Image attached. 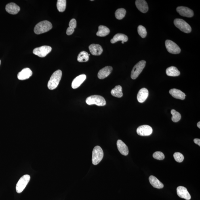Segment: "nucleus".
Returning a JSON list of instances; mask_svg holds the SVG:
<instances>
[{
    "label": "nucleus",
    "mask_w": 200,
    "mask_h": 200,
    "mask_svg": "<svg viewBox=\"0 0 200 200\" xmlns=\"http://www.w3.org/2000/svg\"><path fill=\"white\" fill-rule=\"evenodd\" d=\"M62 72L58 70L55 72L51 76L50 80L47 84V87L50 90H54L58 87L61 79Z\"/></svg>",
    "instance_id": "1"
},
{
    "label": "nucleus",
    "mask_w": 200,
    "mask_h": 200,
    "mask_svg": "<svg viewBox=\"0 0 200 200\" xmlns=\"http://www.w3.org/2000/svg\"><path fill=\"white\" fill-rule=\"evenodd\" d=\"M52 25L50 22L44 20L38 23L34 28V32L37 35L45 33L52 29Z\"/></svg>",
    "instance_id": "2"
},
{
    "label": "nucleus",
    "mask_w": 200,
    "mask_h": 200,
    "mask_svg": "<svg viewBox=\"0 0 200 200\" xmlns=\"http://www.w3.org/2000/svg\"><path fill=\"white\" fill-rule=\"evenodd\" d=\"M104 155L103 150L100 146H96L95 147L92 151L93 164L95 165L98 164L103 158Z\"/></svg>",
    "instance_id": "3"
},
{
    "label": "nucleus",
    "mask_w": 200,
    "mask_h": 200,
    "mask_svg": "<svg viewBox=\"0 0 200 200\" xmlns=\"http://www.w3.org/2000/svg\"><path fill=\"white\" fill-rule=\"evenodd\" d=\"M86 102L88 105L95 104L98 106H104L106 104V100L104 97L98 95L88 97L86 99Z\"/></svg>",
    "instance_id": "4"
},
{
    "label": "nucleus",
    "mask_w": 200,
    "mask_h": 200,
    "mask_svg": "<svg viewBox=\"0 0 200 200\" xmlns=\"http://www.w3.org/2000/svg\"><path fill=\"white\" fill-rule=\"evenodd\" d=\"M174 24L177 28L184 33H188L191 32V27L187 23L182 19H175L174 20Z\"/></svg>",
    "instance_id": "5"
},
{
    "label": "nucleus",
    "mask_w": 200,
    "mask_h": 200,
    "mask_svg": "<svg viewBox=\"0 0 200 200\" xmlns=\"http://www.w3.org/2000/svg\"><path fill=\"white\" fill-rule=\"evenodd\" d=\"M146 62L144 60L140 61L135 65L131 72V78L133 79H135L138 77L139 75L145 67Z\"/></svg>",
    "instance_id": "6"
},
{
    "label": "nucleus",
    "mask_w": 200,
    "mask_h": 200,
    "mask_svg": "<svg viewBox=\"0 0 200 200\" xmlns=\"http://www.w3.org/2000/svg\"><path fill=\"white\" fill-rule=\"evenodd\" d=\"M30 179V175H25L21 178L16 185V189L17 193H21L26 188Z\"/></svg>",
    "instance_id": "7"
},
{
    "label": "nucleus",
    "mask_w": 200,
    "mask_h": 200,
    "mask_svg": "<svg viewBox=\"0 0 200 200\" xmlns=\"http://www.w3.org/2000/svg\"><path fill=\"white\" fill-rule=\"evenodd\" d=\"M52 47L48 46H43L34 49L33 53L41 58H44L52 51Z\"/></svg>",
    "instance_id": "8"
},
{
    "label": "nucleus",
    "mask_w": 200,
    "mask_h": 200,
    "mask_svg": "<svg viewBox=\"0 0 200 200\" xmlns=\"http://www.w3.org/2000/svg\"><path fill=\"white\" fill-rule=\"evenodd\" d=\"M165 47L169 53L173 54H177L181 52V49L174 42L171 40H167L165 41Z\"/></svg>",
    "instance_id": "9"
},
{
    "label": "nucleus",
    "mask_w": 200,
    "mask_h": 200,
    "mask_svg": "<svg viewBox=\"0 0 200 200\" xmlns=\"http://www.w3.org/2000/svg\"><path fill=\"white\" fill-rule=\"evenodd\" d=\"M136 132L140 136H148L152 134L153 129L149 126L143 125L140 126L137 128Z\"/></svg>",
    "instance_id": "10"
},
{
    "label": "nucleus",
    "mask_w": 200,
    "mask_h": 200,
    "mask_svg": "<svg viewBox=\"0 0 200 200\" xmlns=\"http://www.w3.org/2000/svg\"><path fill=\"white\" fill-rule=\"evenodd\" d=\"M176 11L181 16L188 18H191L194 15L193 11L186 7H178L176 8Z\"/></svg>",
    "instance_id": "11"
},
{
    "label": "nucleus",
    "mask_w": 200,
    "mask_h": 200,
    "mask_svg": "<svg viewBox=\"0 0 200 200\" xmlns=\"http://www.w3.org/2000/svg\"><path fill=\"white\" fill-rule=\"evenodd\" d=\"M177 193L179 197L187 200L191 199L189 192L187 189L184 186H180L177 188Z\"/></svg>",
    "instance_id": "12"
},
{
    "label": "nucleus",
    "mask_w": 200,
    "mask_h": 200,
    "mask_svg": "<svg viewBox=\"0 0 200 200\" xmlns=\"http://www.w3.org/2000/svg\"><path fill=\"white\" fill-rule=\"evenodd\" d=\"M32 75V72L29 68H25L19 72L18 74V78L20 80H25L29 78Z\"/></svg>",
    "instance_id": "13"
},
{
    "label": "nucleus",
    "mask_w": 200,
    "mask_h": 200,
    "mask_svg": "<svg viewBox=\"0 0 200 200\" xmlns=\"http://www.w3.org/2000/svg\"><path fill=\"white\" fill-rule=\"evenodd\" d=\"M86 78V75L85 74H82L75 78L72 82V88L76 89L78 88L85 81Z\"/></svg>",
    "instance_id": "14"
},
{
    "label": "nucleus",
    "mask_w": 200,
    "mask_h": 200,
    "mask_svg": "<svg viewBox=\"0 0 200 200\" xmlns=\"http://www.w3.org/2000/svg\"><path fill=\"white\" fill-rule=\"evenodd\" d=\"M113 68L111 66H107L102 69L98 72V77L99 79H103L107 77L111 73Z\"/></svg>",
    "instance_id": "15"
},
{
    "label": "nucleus",
    "mask_w": 200,
    "mask_h": 200,
    "mask_svg": "<svg viewBox=\"0 0 200 200\" xmlns=\"http://www.w3.org/2000/svg\"><path fill=\"white\" fill-rule=\"evenodd\" d=\"M5 9L7 12L12 15L17 14L20 10V7L14 3L7 4Z\"/></svg>",
    "instance_id": "16"
},
{
    "label": "nucleus",
    "mask_w": 200,
    "mask_h": 200,
    "mask_svg": "<svg viewBox=\"0 0 200 200\" xmlns=\"http://www.w3.org/2000/svg\"><path fill=\"white\" fill-rule=\"evenodd\" d=\"M89 48L91 54L93 55H95V56H99L100 55L103 51L102 47L100 45L98 44H95L91 45L89 46Z\"/></svg>",
    "instance_id": "17"
},
{
    "label": "nucleus",
    "mask_w": 200,
    "mask_h": 200,
    "mask_svg": "<svg viewBox=\"0 0 200 200\" xmlns=\"http://www.w3.org/2000/svg\"><path fill=\"white\" fill-rule=\"evenodd\" d=\"M135 4L138 10L143 13H145L148 11L147 3L144 0H137L135 2Z\"/></svg>",
    "instance_id": "18"
},
{
    "label": "nucleus",
    "mask_w": 200,
    "mask_h": 200,
    "mask_svg": "<svg viewBox=\"0 0 200 200\" xmlns=\"http://www.w3.org/2000/svg\"><path fill=\"white\" fill-rule=\"evenodd\" d=\"M149 95V91L145 88H142L139 91L137 95V100L138 101L142 103H143L147 99Z\"/></svg>",
    "instance_id": "19"
},
{
    "label": "nucleus",
    "mask_w": 200,
    "mask_h": 200,
    "mask_svg": "<svg viewBox=\"0 0 200 200\" xmlns=\"http://www.w3.org/2000/svg\"><path fill=\"white\" fill-rule=\"evenodd\" d=\"M169 92L173 98L182 100H184L186 96L185 93L178 89H171L169 91Z\"/></svg>",
    "instance_id": "20"
},
{
    "label": "nucleus",
    "mask_w": 200,
    "mask_h": 200,
    "mask_svg": "<svg viewBox=\"0 0 200 200\" xmlns=\"http://www.w3.org/2000/svg\"><path fill=\"white\" fill-rule=\"evenodd\" d=\"M118 149L122 155L127 156L129 153L128 147L122 141L118 140L117 142Z\"/></svg>",
    "instance_id": "21"
},
{
    "label": "nucleus",
    "mask_w": 200,
    "mask_h": 200,
    "mask_svg": "<svg viewBox=\"0 0 200 200\" xmlns=\"http://www.w3.org/2000/svg\"><path fill=\"white\" fill-rule=\"evenodd\" d=\"M149 181L150 184L154 188L157 189H162L163 188V184L155 176H150L149 178Z\"/></svg>",
    "instance_id": "22"
},
{
    "label": "nucleus",
    "mask_w": 200,
    "mask_h": 200,
    "mask_svg": "<svg viewBox=\"0 0 200 200\" xmlns=\"http://www.w3.org/2000/svg\"><path fill=\"white\" fill-rule=\"evenodd\" d=\"M128 38L127 35L122 33H118L114 36L110 42L112 43H114L119 41L123 42H124L128 41Z\"/></svg>",
    "instance_id": "23"
},
{
    "label": "nucleus",
    "mask_w": 200,
    "mask_h": 200,
    "mask_svg": "<svg viewBox=\"0 0 200 200\" xmlns=\"http://www.w3.org/2000/svg\"><path fill=\"white\" fill-rule=\"evenodd\" d=\"M167 75L169 77H178L180 75V72L176 67L171 66L166 70Z\"/></svg>",
    "instance_id": "24"
},
{
    "label": "nucleus",
    "mask_w": 200,
    "mask_h": 200,
    "mask_svg": "<svg viewBox=\"0 0 200 200\" xmlns=\"http://www.w3.org/2000/svg\"><path fill=\"white\" fill-rule=\"evenodd\" d=\"M110 33L109 29L107 27L103 25L99 26L98 30L97 32L96 35L100 37H104L108 35Z\"/></svg>",
    "instance_id": "25"
},
{
    "label": "nucleus",
    "mask_w": 200,
    "mask_h": 200,
    "mask_svg": "<svg viewBox=\"0 0 200 200\" xmlns=\"http://www.w3.org/2000/svg\"><path fill=\"white\" fill-rule=\"evenodd\" d=\"M112 96L118 98H121L123 96L122 89L121 86L117 85L111 91Z\"/></svg>",
    "instance_id": "26"
},
{
    "label": "nucleus",
    "mask_w": 200,
    "mask_h": 200,
    "mask_svg": "<svg viewBox=\"0 0 200 200\" xmlns=\"http://www.w3.org/2000/svg\"><path fill=\"white\" fill-rule=\"evenodd\" d=\"M89 60L88 53L85 51H82L78 56L77 60L80 62H87Z\"/></svg>",
    "instance_id": "27"
},
{
    "label": "nucleus",
    "mask_w": 200,
    "mask_h": 200,
    "mask_svg": "<svg viewBox=\"0 0 200 200\" xmlns=\"http://www.w3.org/2000/svg\"><path fill=\"white\" fill-rule=\"evenodd\" d=\"M66 3V0H58L57 1V7L59 12H62L65 10Z\"/></svg>",
    "instance_id": "28"
},
{
    "label": "nucleus",
    "mask_w": 200,
    "mask_h": 200,
    "mask_svg": "<svg viewBox=\"0 0 200 200\" xmlns=\"http://www.w3.org/2000/svg\"><path fill=\"white\" fill-rule=\"evenodd\" d=\"M126 13V11L123 8H120L117 9L115 13V16L118 20H121L124 18Z\"/></svg>",
    "instance_id": "29"
},
{
    "label": "nucleus",
    "mask_w": 200,
    "mask_h": 200,
    "mask_svg": "<svg viewBox=\"0 0 200 200\" xmlns=\"http://www.w3.org/2000/svg\"><path fill=\"white\" fill-rule=\"evenodd\" d=\"M171 113L172 115V121L174 122H178L181 118V115L178 112H177L176 110L172 109L171 110Z\"/></svg>",
    "instance_id": "30"
},
{
    "label": "nucleus",
    "mask_w": 200,
    "mask_h": 200,
    "mask_svg": "<svg viewBox=\"0 0 200 200\" xmlns=\"http://www.w3.org/2000/svg\"><path fill=\"white\" fill-rule=\"evenodd\" d=\"M138 32L139 35L142 38H144L147 35V31L146 28L142 25H139L138 28Z\"/></svg>",
    "instance_id": "31"
},
{
    "label": "nucleus",
    "mask_w": 200,
    "mask_h": 200,
    "mask_svg": "<svg viewBox=\"0 0 200 200\" xmlns=\"http://www.w3.org/2000/svg\"><path fill=\"white\" fill-rule=\"evenodd\" d=\"M173 157L175 161L179 163L182 162L184 159V155L180 152H175L173 155Z\"/></svg>",
    "instance_id": "32"
},
{
    "label": "nucleus",
    "mask_w": 200,
    "mask_h": 200,
    "mask_svg": "<svg viewBox=\"0 0 200 200\" xmlns=\"http://www.w3.org/2000/svg\"><path fill=\"white\" fill-rule=\"evenodd\" d=\"M153 157L154 158L159 160H162L165 158V155L161 152H156L153 154Z\"/></svg>",
    "instance_id": "33"
},
{
    "label": "nucleus",
    "mask_w": 200,
    "mask_h": 200,
    "mask_svg": "<svg viewBox=\"0 0 200 200\" xmlns=\"http://www.w3.org/2000/svg\"><path fill=\"white\" fill-rule=\"evenodd\" d=\"M69 27L75 29L77 27V21L75 19H72L69 23Z\"/></svg>",
    "instance_id": "34"
},
{
    "label": "nucleus",
    "mask_w": 200,
    "mask_h": 200,
    "mask_svg": "<svg viewBox=\"0 0 200 200\" xmlns=\"http://www.w3.org/2000/svg\"><path fill=\"white\" fill-rule=\"evenodd\" d=\"M74 30H74V29L70 28L69 27L66 30L67 35H71L72 34H73V33Z\"/></svg>",
    "instance_id": "35"
},
{
    "label": "nucleus",
    "mask_w": 200,
    "mask_h": 200,
    "mask_svg": "<svg viewBox=\"0 0 200 200\" xmlns=\"http://www.w3.org/2000/svg\"><path fill=\"white\" fill-rule=\"evenodd\" d=\"M194 142L196 144H198L199 146H200V140L199 139L196 138L194 139Z\"/></svg>",
    "instance_id": "36"
},
{
    "label": "nucleus",
    "mask_w": 200,
    "mask_h": 200,
    "mask_svg": "<svg viewBox=\"0 0 200 200\" xmlns=\"http://www.w3.org/2000/svg\"><path fill=\"white\" fill-rule=\"evenodd\" d=\"M197 126L199 128H200V122H199L197 123Z\"/></svg>",
    "instance_id": "37"
},
{
    "label": "nucleus",
    "mask_w": 200,
    "mask_h": 200,
    "mask_svg": "<svg viewBox=\"0 0 200 200\" xmlns=\"http://www.w3.org/2000/svg\"><path fill=\"white\" fill-rule=\"evenodd\" d=\"M122 43L123 44L124 43V42H122Z\"/></svg>",
    "instance_id": "38"
},
{
    "label": "nucleus",
    "mask_w": 200,
    "mask_h": 200,
    "mask_svg": "<svg viewBox=\"0 0 200 200\" xmlns=\"http://www.w3.org/2000/svg\"><path fill=\"white\" fill-rule=\"evenodd\" d=\"M1 61L0 60V65H1Z\"/></svg>",
    "instance_id": "39"
}]
</instances>
